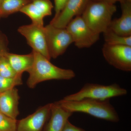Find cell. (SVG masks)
Masks as SVG:
<instances>
[{
    "label": "cell",
    "instance_id": "obj_1",
    "mask_svg": "<svg viewBox=\"0 0 131 131\" xmlns=\"http://www.w3.org/2000/svg\"><path fill=\"white\" fill-rule=\"evenodd\" d=\"M34 60L31 68L27 71L29 77L27 81L28 88H34L38 83L51 80H70L75 76L72 70L59 68L42 55L32 51Z\"/></svg>",
    "mask_w": 131,
    "mask_h": 131
},
{
    "label": "cell",
    "instance_id": "obj_2",
    "mask_svg": "<svg viewBox=\"0 0 131 131\" xmlns=\"http://www.w3.org/2000/svg\"><path fill=\"white\" fill-rule=\"evenodd\" d=\"M58 102L61 106L73 113H85L112 122L119 121L118 113L110 103L109 100H100L85 98L78 101H69L62 99Z\"/></svg>",
    "mask_w": 131,
    "mask_h": 131
},
{
    "label": "cell",
    "instance_id": "obj_3",
    "mask_svg": "<svg viewBox=\"0 0 131 131\" xmlns=\"http://www.w3.org/2000/svg\"><path fill=\"white\" fill-rule=\"evenodd\" d=\"M116 10L113 3L91 1L81 16L92 30L100 34L108 29Z\"/></svg>",
    "mask_w": 131,
    "mask_h": 131
},
{
    "label": "cell",
    "instance_id": "obj_4",
    "mask_svg": "<svg viewBox=\"0 0 131 131\" xmlns=\"http://www.w3.org/2000/svg\"><path fill=\"white\" fill-rule=\"evenodd\" d=\"M127 90L114 83L109 85L87 83L77 93L65 96L66 101H78L85 98L105 100L116 96H123L127 94Z\"/></svg>",
    "mask_w": 131,
    "mask_h": 131
},
{
    "label": "cell",
    "instance_id": "obj_5",
    "mask_svg": "<svg viewBox=\"0 0 131 131\" xmlns=\"http://www.w3.org/2000/svg\"><path fill=\"white\" fill-rule=\"evenodd\" d=\"M47 49L51 58L63 55L73 41L66 28H59L49 24L44 26Z\"/></svg>",
    "mask_w": 131,
    "mask_h": 131
},
{
    "label": "cell",
    "instance_id": "obj_6",
    "mask_svg": "<svg viewBox=\"0 0 131 131\" xmlns=\"http://www.w3.org/2000/svg\"><path fill=\"white\" fill-rule=\"evenodd\" d=\"M66 28L71 36L73 43L79 49L89 48L100 39V34L92 30L81 15L74 18Z\"/></svg>",
    "mask_w": 131,
    "mask_h": 131
},
{
    "label": "cell",
    "instance_id": "obj_7",
    "mask_svg": "<svg viewBox=\"0 0 131 131\" xmlns=\"http://www.w3.org/2000/svg\"><path fill=\"white\" fill-rule=\"evenodd\" d=\"M102 52L104 58L110 65L119 70L131 71V46L105 43Z\"/></svg>",
    "mask_w": 131,
    "mask_h": 131
},
{
    "label": "cell",
    "instance_id": "obj_8",
    "mask_svg": "<svg viewBox=\"0 0 131 131\" xmlns=\"http://www.w3.org/2000/svg\"><path fill=\"white\" fill-rule=\"evenodd\" d=\"M44 27L32 23L19 27L18 30L25 38L28 44L32 48V51L50 60L51 58L47 49Z\"/></svg>",
    "mask_w": 131,
    "mask_h": 131
},
{
    "label": "cell",
    "instance_id": "obj_9",
    "mask_svg": "<svg viewBox=\"0 0 131 131\" xmlns=\"http://www.w3.org/2000/svg\"><path fill=\"white\" fill-rule=\"evenodd\" d=\"M51 103L41 107L17 122V131H43L50 115Z\"/></svg>",
    "mask_w": 131,
    "mask_h": 131
},
{
    "label": "cell",
    "instance_id": "obj_10",
    "mask_svg": "<svg viewBox=\"0 0 131 131\" xmlns=\"http://www.w3.org/2000/svg\"><path fill=\"white\" fill-rule=\"evenodd\" d=\"M91 0H68L58 16L50 24L59 28H65L76 16H81Z\"/></svg>",
    "mask_w": 131,
    "mask_h": 131
},
{
    "label": "cell",
    "instance_id": "obj_11",
    "mask_svg": "<svg viewBox=\"0 0 131 131\" xmlns=\"http://www.w3.org/2000/svg\"><path fill=\"white\" fill-rule=\"evenodd\" d=\"M120 3L121 16L112 20L108 29L121 36H131V0H123Z\"/></svg>",
    "mask_w": 131,
    "mask_h": 131
},
{
    "label": "cell",
    "instance_id": "obj_12",
    "mask_svg": "<svg viewBox=\"0 0 131 131\" xmlns=\"http://www.w3.org/2000/svg\"><path fill=\"white\" fill-rule=\"evenodd\" d=\"M73 113L61 106L58 102L51 103L50 115L43 131H62Z\"/></svg>",
    "mask_w": 131,
    "mask_h": 131
},
{
    "label": "cell",
    "instance_id": "obj_13",
    "mask_svg": "<svg viewBox=\"0 0 131 131\" xmlns=\"http://www.w3.org/2000/svg\"><path fill=\"white\" fill-rule=\"evenodd\" d=\"M19 99L18 90L15 88L0 93V112L16 119L19 114Z\"/></svg>",
    "mask_w": 131,
    "mask_h": 131
},
{
    "label": "cell",
    "instance_id": "obj_14",
    "mask_svg": "<svg viewBox=\"0 0 131 131\" xmlns=\"http://www.w3.org/2000/svg\"><path fill=\"white\" fill-rule=\"evenodd\" d=\"M9 63L17 74L22 75L32 67L34 62L33 52L29 54L20 55L7 52L5 55Z\"/></svg>",
    "mask_w": 131,
    "mask_h": 131
},
{
    "label": "cell",
    "instance_id": "obj_15",
    "mask_svg": "<svg viewBox=\"0 0 131 131\" xmlns=\"http://www.w3.org/2000/svg\"><path fill=\"white\" fill-rule=\"evenodd\" d=\"M32 0H0V17L20 12Z\"/></svg>",
    "mask_w": 131,
    "mask_h": 131
},
{
    "label": "cell",
    "instance_id": "obj_16",
    "mask_svg": "<svg viewBox=\"0 0 131 131\" xmlns=\"http://www.w3.org/2000/svg\"><path fill=\"white\" fill-rule=\"evenodd\" d=\"M20 12L28 16L31 20L32 24L41 27L44 26V16L32 2L22 8Z\"/></svg>",
    "mask_w": 131,
    "mask_h": 131
},
{
    "label": "cell",
    "instance_id": "obj_17",
    "mask_svg": "<svg viewBox=\"0 0 131 131\" xmlns=\"http://www.w3.org/2000/svg\"><path fill=\"white\" fill-rule=\"evenodd\" d=\"M103 34L106 43L114 45L131 46V36H121L109 29Z\"/></svg>",
    "mask_w": 131,
    "mask_h": 131
},
{
    "label": "cell",
    "instance_id": "obj_18",
    "mask_svg": "<svg viewBox=\"0 0 131 131\" xmlns=\"http://www.w3.org/2000/svg\"><path fill=\"white\" fill-rule=\"evenodd\" d=\"M22 84V75L13 78L5 77L0 75V93Z\"/></svg>",
    "mask_w": 131,
    "mask_h": 131
},
{
    "label": "cell",
    "instance_id": "obj_19",
    "mask_svg": "<svg viewBox=\"0 0 131 131\" xmlns=\"http://www.w3.org/2000/svg\"><path fill=\"white\" fill-rule=\"evenodd\" d=\"M17 122L16 119L0 112V131H17Z\"/></svg>",
    "mask_w": 131,
    "mask_h": 131
},
{
    "label": "cell",
    "instance_id": "obj_20",
    "mask_svg": "<svg viewBox=\"0 0 131 131\" xmlns=\"http://www.w3.org/2000/svg\"><path fill=\"white\" fill-rule=\"evenodd\" d=\"M18 75L14 70L5 56L0 58V75L5 77L13 78Z\"/></svg>",
    "mask_w": 131,
    "mask_h": 131
},
{
    "label": "cell",
    "instance_id": "obj_21",
    "mask_svg": "<svg viewBox=\"0 0 131 131\" xmlns=\"http://www.w3.org/2000/svg\"><path fill=\"white\" fill-rule=\"evenodd\" d=\"M32 2L40 10L44 17L51 15L53 6L50 0H32Z\"/></svg>",
    "mask_w": 131,
    "mask_h": 131
},
{
    "label": "cell",
    "instance_id": "obj_22",
    "mask_svg": "<svg viewBox=\"0 0 131 131\" xmlns=\"http://www.w3.org/2000/svg\"><path fill=\"white\" fill-rule=\"evenodd\" d=\"M8 39L6 36L0 31V58L8 52Z\"/></svg>",
    "mask_w": 131,
    "mask_h": 131
},
{
    "label": "cell",
    "instance_id": "obj_23",
    "mask_svg": "<svg viewBox=\"0 0 131 131\" xmlns=\"http://www.w3.org/2000/svg\"><path fill=\"white\" fill-rule=\"evenodd\" d=\"M68 0H54L55 14L52 20L56 18L65 7Z\"/></svg>",
    "mask_w": 131,
    "mask_h": 131
},
{
    "label": "cell",
    "instance_id": "obj_24",
    "mask_svg": "<svg viewBox=\"0 0 131 131\" xmlns=\"http://www.w3.org/2000/svg\"><path fill=\"white\" fill-rule=\"evenodd\" d=\"M62 131H85L83 129L75 126L69 120L66 124Z\"/></svg>",
    "mask_w": 131,
    "mask_h": 131
},
{
    "label": "cell",
    "instance_id": "obj_25",
    "mask_svg": "<svg viewBox=\"0 0 131 131\" xmlns=\"http://www.w3.org/2000/svg\"><path fill=\"white\" fill-rule=\"evenodd\" d=\"M91 1H102L107 2L111 3L114 4L115 2H120L123 0H91Z\"/></svg>",
    "mask_w": 131,
    "mask_h": 131
},
{
    "label": "cell",
    "instance_id": "obj_26",
    "mask_svg": "<svg viewBox=\"0 0 131 131\" xmlns=\"http://www.w3.org/2000/svg\"></svg>",
    "mask_w": 131,
    "mask_h": 131
}]
</instances>
